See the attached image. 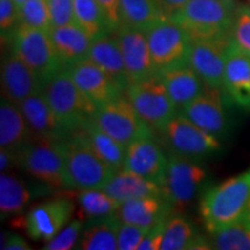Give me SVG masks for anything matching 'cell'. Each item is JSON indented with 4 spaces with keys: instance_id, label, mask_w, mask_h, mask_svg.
I'll return each instance as SVG.
<instances>
[{
    "instance_id": "33",
    "label": "cell",
    "mask_w": 250,
    "mask_h": 250,
    "mask_svg": "<svg viewBox=\"0 0 250 250\" xmlns=\"http://www.w3.org/2000/svg\"><path fill=\"white\" fill-rule=\"evenodd\" d=\"M81 211L88 219L103 218L115 214L122 203L102 189H83L77 193Z\"/></svg>"
},
{
    "instance_id": "11",
    "label": "cell",
    "mask_w": 250,
    "mask_h": 250,
    "mask_svg": "<svg viewBox=\"0 0 250 250\" xmlns=\"http://www.w3.org/2000/svg\"><path fill=\"white\" fill-rule=\"evenodd\" d=\"M93 120L100 129L116 139L124 147H127L136 139L153 133L151 127L144 123L124 94L98 107Z\"/></svg>"
},
{
    "instance_id": "45",
    "label": "cell",
    "mask_w": 250,
    "mask_h": 250,
    "mask_svg": "<svg viewBox=\"0 0 250 250\" xmlns=\"http://www.w3.org/2000/svg\"><path fill=\"white\" fill-rule=\"evenodd\" d=\"M159 2V5L161 6V8L164 9V12L168 17H170L171 14L175 13L177 9L183 7L189 0H156Z\"/></svg>"
},
{
    "instance_id": "44",
    "label": "cell",
    "mask_w": 250,
    "mask_h": 250,
    "mask_svg": "<svg viewBox=\"0 0 250 250\" xmlns=\"http://www.w3.org/2000/svg\"><path fill=\"white\" fill-rule=\"evenodd\" d=\"M14 165H18V153L7 148L0 149V171H8Z\"/></svg>"
},
{
    "instance_id": "13",
    "label": "cell",
    "mask_w": 250,
    "mask_h": 250,
    "mask_svg": "<svg viewBox=\"0 0 250 250\" xmlns=\"http://www.w3.org/2000/svg\"><path fill=\"white\" fill-rule=\"evenodd\" d=\"M74 203L66 197H56L30 208L24 215L22 226L34 241L48 242L70 223Z\"/></svg>"
},
{
    "instance_id": "18",
    "label": "cell",
    "mask_w": 250,
    "mask_h": 250,
    "mask_svg": "<svg viewBox=\"0 0 250 250\" xmlns=\"http://www.w3.org/2000/svg\"><path fill=\"white\" fill-rule=\"evenodd\" d=\"M221 89L237 108L250 112V56L230 42Z\"/></svg>"
},
{
    "instance_id": "32",
    "label": "cell",
    "mask_w": 250,
    "mask_h": 250,
    "mask_svg": "<svg viewBox=\"0 0 250 250\" xmlns=\"http://www.w3.org/2000/svg\"><path fill=\"white\" fill-rule=\"evenodd\" d=\"M74 21L93 41L114 31L96 0H74Z\"/></svg>"
},
{
    "instance_id": "43",
    "label": "cell",
    "mask_w": 250,
    "mask_h": 250,
    "mask_svg": "<svg viewBox=\"0 0 250 250\" xmlns=\"http://www.w3.org/2000/svg\"><path fill=\"white\" fill-rule=\"evenodd\" d=\"M1 249L5 250H30L31 247L22 236L17 233H1Z\"/></svg>"
},
{
    "instance_id": "31",
    "label": "cell",
    "mask_w": 250,
    "mask_h": 250,
    "mask_svg": "<svg viewBox=\"0 0 250 250\" xmlns=\"http://www.w3.org/2000/svg\"><path fill=\"white\" fill-rule=\"evenodd\" d=\"M83 130L88 137L94 151L98 153V155L109 167L115 171L123 168L126 147L100 129L93 118L83 127Z\"/></svg>"
},
{
    "instance_id": "8",
    "label": "cell",
    "mask_w": 250,
    "mask_h": 250,
    "mask_svg": "<svg viewBox=\"0 0 250 250\" xmlns=\"http://www.w3.org/2000/svg\"><path fill=\"white\" fill-rule=\"evenodd\" d=\"M9 41L12 51L35 72L43 83L65 68L58 57L49 31L18 26Z\"/></svg>"
},
{
    "instance_id": "1",
    "label": "cell",
    "mask_w": 250,
    "mask_h": 250,
    "mask_svg": "<svg viewBox=\"0 0 250 250\" xmlns=\"http://www.w3.org/2000/svg\"><path fill=\"white\" fill-rule=\"evenodd\" d=\"M250 202V167L202 195L199 212L204 226L212 234L241 220Z\"/></svg>"
},
{
    "instance_id": "14",
    "label": "cell",
    "mask_w": 250,
    "mask_h": 250,
    "mask_svg": "<svg viewBox=\"0 0 250 250\" xmlns=\"http://www.w3.org/2000/svg\"><path fill=\"white\" fill-rule=\"evenodd\" d=\"M168 167V155L154 136L136 139L126 147L123 169L162 186Z\"/></svg>"
},
{
    "instance_id": "27",
    "label": "cell",
    "mask_w": 250,
    "mask_h": 250,
    "mask_svg": "<svg viewBox=\"0 0 250 250\" xmlns=\"http://www.w3.org/2000/svg\"><path fill=\"white\" fill-rule=\"evenodd\" d=\"M160 77L170 99L181 110L205 89V83L189 64L165 72Z\"/></svg>"
},
{
    "instance_id": "34",
    "label": "cell",
    "mask_w": 250,
    "mask_h": 250,
    "mask_svg": "<svg viewBox=\"0 0 250 250\" xmlns=\"http://www.w3.org/2000/svg\"><path fill=\"white\" fill-rule=\"evenodd\" d=\"M212 249L250 250V227L243 219L212 233Z\"/></svg>"
},
{
    "instance_id": "19",
    "label": "cell",
    "mask_w": 250,
    "mask_h": 250,
    "mask_svg": "<svg viewBox=\"0 0 250 250\" xmlns=\"http://www.w3.org/2000/svg\"><path fill=\"white\" fill-rule=\"evenodd\" d=\"M79 89L98 107L125 94L110 77L90 59H85L67 68Z\"/></svg>"
},
{
    "instance_id": "25",
    "label": "cell",
    "mask_w": 250,
    "mask_h": 250,
    "mask_svg": "<svg viewBox=\"0 0 250 250\" xmlns=\"http://www.w3.org/2000/svg\"><path fill=\"white\" fill-rule=\"evenodd\" d=\"M212 249L208 237L198 233L195 224L189 218L173 212L167 219L161 250Z\"/></svg>"
},
{
    "instance_id": "37",
    "label": "cell",
    "mask_w": 250,
    "mask_h": 250,
    "mask_svg": "<svg viewBox=\"0 0 250 250\" xmlns=\"http://www.w3.org/2000/svg\"><path fill=\"white\" fill-rule=\"evenodd\" d=\"M85 224L77 219L72 220L59 232L57 235L45 242L43 249L44 250H70L76 248V245L79 241L81 233L83 230Z\"/></svg>"
},
{
    "instance_id": "24",
    "label": "cell",
    "mask_w": 250,
    "mask_h": 250,
    "mask_svg": "<svg viewBox=\"0 0 250 250\" xmlns=\"http://www.w3.org/2000/svg\"><path fill=\"white\" fill-rule=\"evenodd\" d=\"M88 59L102 68L124 93L126 92L130 83L116 36L107 35L94 40L89 50Z\"/></svg>"
},
{
    "instance_id": "3",
    "label": "cell",
    "mask_w": 250,
    "mask_h": 250,
    "mask_svg": "<svg viewBox=\"0 0 250 250\" xmlns=\"http://www.w3.org/2000/svg\"><path fill=\"white\" fill-rule=\"evenodd\" d=\"M237 6L235 0H189L169 18L191 39L230 37Z\"/></svg>"
},
{
    "instance_id": "5",
    "label": "cell",
    "mask_w": 250,
    "mask_h": 250,
    "mask_svg": "<svg viewBox=\"0 0 250 250\" xmlns=\"http://www.w3.org/2000/svg\"><path fill=\"white\" fill-rule=\"evenodd\" d=\"M18 166L37 182L56 190H72L59 142L33 137L18 152Z\"/></svg>"
},
{
    "instance_id": "12",
    "label": "cell",
    "mask_w": 250,
    "mask_h": 250,
    "mask_svg": "<svg viewBox=\"0 0 250 250\" xmlns=\"http://www.w3.org/2000/svg\"><path fill=\"white\" fill-rule=\"evenodd\" d=\"M230 37L191 39L188 64L198 74L206 87L221 89Z\"/></svg>"
},
{
    "instance_id": "39",
    "label": "cell",
    "mask_w": 250,
    "mask_h": 250,
    "mask_svg": "<svg viewBox=\"0 0 250 250\" xmlns=\"http://www.w3.org/2000/svg\"><path fill=\"white\" fill-rule=\"evenodd\" d=\"M48 1L51 27H62L76 23L74 0H46Z\"/></svg>"
},
{
    "instance_id": "20",
    "label": "cell",
    "mask_w": 250,
    "mask_h": 250,
    "mask_svg": "<svg viewBox=\"0 0 250 250\" xmlns=\"http://www.w3.org/2000/svg\"><path fill=\"white\" fill-rule=\"evenodd\" d=\"M48 184L27 183L7 171L0 175V213L1 220L22 213L31 199L55 192Z\"/></svg>"
},
{
    "instance_id": "28",
    "label": "cell",
    "mask_w": 250,
    "mask_h": 250,
    "mask_svg": "<svg viewBox=\"0 0 250 250\" xmlns=\"http://www.w3.org/2000/svg\"><path fill=\"white\" fill-rule=\"evenodd\" d=\"M102 190L120 203L142 197L162 195V189L158 183L123 168L115 171Z\"/></svg>"
},
{
    "instance_id": "17",
    "label": "cell",
    "mask_w": 250,
    "mask_h": 250,
    "mask_svg": "<svg viewBox=\"0 0 250 250\" xmlns=\"http://www.w3.org/2000/svg\"><path fill=\"white\" fill-rule=\"evenodd\" d=\"M44 87L43 81L22 59L9 51L1 62L2 96L19 104Z\"/></svg>"
},
{
    "instance_id": "4",
    "label": "cell",
    "mask_w": 250,
    "mask_h": 250,
    "mask_svg": "<svg viewBox=\"0 0 250 250\" xmlns=\"http://www.w3.org/2000/svg\"><path fill=\"white\" fill-rule=\"evenodd\" d=\"M43 92L56 118L68 133L83 129L98 110V105L81 92L67 68L46 81Z\"/></svg>"
},
{
    "instance_id": "41",
    "label": "cell",
    "mask_w": 250,
    "mask_h": 250,
    "mask_svg": "<svg viewBox=\"0 0 250 250\" xmlns=\"http://www.w3.org/2000/svg\"><path fill=\"white\" fill-rule=\"evenodd\" d=\"M167 218L161 219L159 223H156L151 229L148 230L146 236L144 237L143 242L140 243L138 250H159L161 249L162 239H164L165 227L167 223Z\"/></svg>"
},
{
    "instance_id": "10",
    "label": "cell",
    "mask_w": 250,
    "mask_h": 250,
    "mask_svg": "<svg viewBox=\"0 0 250 250\" xmlns=\"http://www.w3.org/2000/svg\"><path fill=\"white\" fill-rule=\"evenodd\" d=\"M208 174L202 162L168 154V167L162 183V195L174 208H184L208 189Z\"/></svg>"
},
{
    "instance_id": "7",
    "label": "cell",
    "mask_w": 250,
    "mask_h": 250,
    "mask_svg": "<svg viewBox=\"0 0 250 250\" xmlns=\"http://www.w3.org/2000/svg\"><path fill=\"white\" fill-rule=\"evenodd\" d=\"M125 95L138 116L153 132L160 133L168 122L179 112L158 74L131 83Z\"/></svg>"
},
{
    "instance_id": "6",
    "label": "cell",
    "mask_w": 250,
    "mask_h": 250,
    "mask_svg": "<svg viewBox=\"0 0 250 250\" xmlns=\"http://www.w3.org/2000/svg\"><path fill=\"white\" fill-rule=\"evenodd\" d=\"M160 134L169 154L203 162L221 152L219 138L197 126L182 112H176Z\"/></svg>"
},
{
    "instance_id": "15",
    "label": "cell",
    "mask_w": 250,
    "mask_h": 250,
    "mask_svg": "<svg viewBox=\"0 0 250 250\" xmlns=\"http://www.w3.org/2000/svg\"><path fill=\"white\" fill-rule=\"evenodd\" d=\"M116 33L130 85L155 76L146 31L121 23Z\"/></svg>"
},
{
    "instance_id": "21",
    "label": "cell",
    "mask_w": 250,
    "mask_h": 250,
    "mask_svg": "<svg viewBox=\"0 0 250 250\" xmlns=\"http://www.w3.org/2000/svg\"><path fill=\"white\" fill-rule=\"evenodd\" d=\"M34 138L61 142L68 133L56 118L43 89L18 104Z\"/></svg>"
},
{
    "instance_id": "35",
    "label": "cell",
    "mask_w": 250,
    "mask_h": 250,
    "mask_svg": "<svg viewBox=\"0 0 250 250\" xmlns=\"http://www.w3.org/2000/svg\"><path fill=\"white\" fill-rule=\"evenodd\" d=\"M18 26L36 28L49 31L51 28L49 7L46 0H27L19 7Z\"/></svg>"
},
{
    "instance_id": "9",
    "label": "cell",
    "mask_w": 250,
    "mask_h": 250,
    "mask_svg": "<svg viewBox=\"0 0 250 250\" xmlns=\"http://www.w3.org/2000/svg\"><path fill=\"white\" fill-rule=\"evenodd\" d=\"M153 65L158 76L188 65L191 37L169 17L146 31Z\"/></svg>"
},
{
    "instance_id": "46",
    "label": "cell",
    "mask_w": 250,
    "mask_h": 250,
    "mask_svg": "<svg viewBox=\"0 0 250 250\" xmlns=\"http://www.w3.org/2000/svg\"><path fill=\"white\" fill-rule=\"evenodd\" d=\"M243 220H245L246 223L248 224V226L250 227V202L248 204V208H247V211L245 213V217H243Z\"/></svg>"
},
{
    "instance_id": "22",
    "label": "cell",
    "mask_w": 250,
    "mask_h": 250,
    "mask_svg": "<svg viewBox=\"0 0 250 250\" xmlns=\"http://www.w3.org/2000/svg\"><path fill=\"white\" fill-rule=\"evenodd\" d=\"M174 205L164 195L147 196L123 202L117 210L122 223L152 228L161 219L169 217Z\"/></svg>"
},
{
    "instance_id": "36",
    "label": "cell",
    "mask_w": 250,
    "mask_h": 250,
    "mask_svg": "<svg viewBox=\"0 0 250 250\" xmlns=\"http://www.w3.org/2000/svg\"><path fill=\"white\" fill-rule=\"evenodd\" d=\"M230 40L237 48L250 56V5L237 6Z\"/></svg>"
},
{
    "instance_id": "29",
    "label": "cell",
    "mask_w": 250,
    "mask_h": 250,
    "mask_svg": "<svg viewBox=\"0 0 250 250\" xmlns=\"http://www.w3.org/2000/svg\"><path fill=\"white\" fill-rule=\"evenodd\" d=\"M122 221L117 212L103 218L88 219L83 226L80 241L76 249L115 250L118 249L117 236Z\"/></svg>"
},
{
    "instance_id": "26",
    "label": "cell",
    "mask_w": 250,
    "mask_h": 250,
    "mask_svg": "<svg viewBox=\"0 0 250 250\" xmlns=\"http://www.w3.org/2000/svg\"><path fill=\"white\" fill-rule=\"evenodd\" d=\"M33 138L18 104L5 96L0 102V147L18 153Z\"/></svg>"
},
{
    "instance_id": "30",
    "label": "cell",
    "mask_w": 250,
    "mask_h": 250,
    "mask_svg": "<svg viewBox=\"0 0 250 250\" xmlns=\"http://www.w3.org/2000/svg\"><path fill=\"white\" fill-rule=\"evenodd\" d=\"M121 23L147 31L168 18L156 0H120Z\"/></svg>"
},
{
    "instance_id": "47",
    "label": "cell",
    "mask_w": 250,
    "mask_h": 250,
    "mask_svg": "<svg viewBox=\"0 0 250 250\" xmlns=\"http://www.w3.org/2000/svg\"><path fill=\"white\" fill-rule=\"evenodd\" d=\"M13 1L15 2V5H17L18 7H21V6H22L24 2L27 1V0H13Z\"/></svg>"
},
{
    "instance_id": "38",
    "label": "cell",
    "mask_w": 250,
    "mask_h": 250,
    "mask_svg": "<svg viewBox=\"0 0 250 250\" xmlns=\"http://www.w3.org/2000/svg\"><path fill=\"white\" fill-rule=\"evenodd\" d=\"M151 228L122 223L118 229L117 243L120 250H137Z\"/></svg>"
},
{
    "instance_id": "40",
    "label": "cell",
    "mask_w": 250,
    "mask_h": 250,
    "mask_svg": "<svg viewBox=\"0 0 250 250\" xmlns=\"http://www.w3.org/2000/svg\"><path fill=\"white\" fill-rule=\"evenodd\" d=\"M19 24V7L13 0H0V30L2 41H9Z\"/></svg>"
},
{
    "instance_id": "23",
    "label": "cell",
    "mask_w": 250,
    "mask_h": 250,
    "mask_svg": "<svg viewBox=\"0 0 250 250\" xmlns=\"http://www.w3.org/2000/svg\"><path fill=\"white\" fill-rule=\"evenodd\" d=\"M49 34L65 68L88 58L93 40L77 23L51 27Z\"/></svg>"
},
{
    "instance_id": "16",
    "label": "cell",
    "mask_w": 250,
    "mask_h": 250,
    "mask_svg": "<svg viewBox=\"0 0 250 250\" xmlns=\"http://www.w3.org/2000/svg\"><path fill=\"white\" fill-rule=\"evenodd\" d=\"M219 90L205 86L204 92L181 112L206 132L217 138H225L229 133L230 123Z\"/></svg>"
},
{
    "instance_id": "42",
    "label": "cell",
    "mask_w": 250,
    "mask_h": 250,
    "mask_svg": "<svg viewBox=\"0 0 250 250\" xmlns=\"http://www.w3.org/2000/svg\"><path fill=\"white\" fill-rule=\"evenodd\" d=\"M96 1L101 6L102 11L104 12L111 29L116 31L121 24L120 0H96Z\"/></svg>"
},
{
    "instance_id": "2",
    "label": "cell",
    "mask_w": 250,
    "mask_h": 250,
    "mask_svg": "<svg viewBox=\"0 0 250 250\" xmlns=\"http://www.w3.org/2000/svg\"><path fill=\"white\" fill-rule=\"evenodd\" d=\"M59 144L72 189H102L115 174V170L94 151L83 129L70 133Z\"/></svg>"
}]
</instances>
